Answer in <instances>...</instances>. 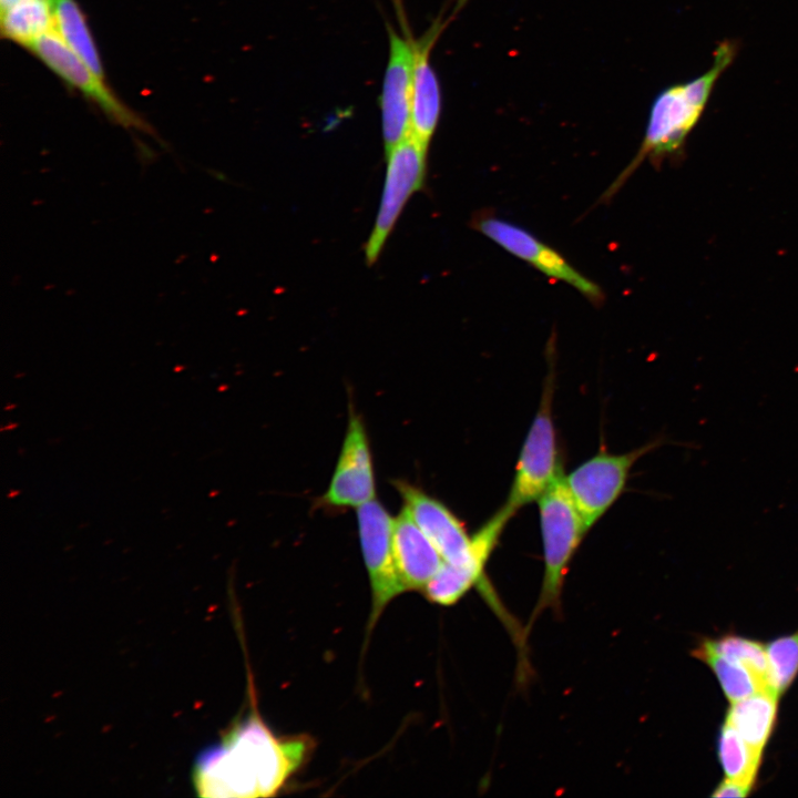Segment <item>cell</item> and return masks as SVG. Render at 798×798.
Returning <instances> with one entry per match:
<instances>
[{
  "mask_svg": "<svg viewBox=\"0 0 798 798\" xmlns=\"http://www.w3.org/2000/svg\"><path fill=\"white\" fill-rule=\"evenodd\" d=\"M552 395L553 379L550 378L524 439L504 504L514 514L520 508L538 501L562 472L552 417Z\"/></svg>",
  "mask_w": 798,
  "mask_h": 798,
  "instance_id": "277c9868",
  "label": "cell"
},
{
  "mask_svg": "<svg viewBox=\"0 0 798 798\" xmlns=\"http://www.w3.org/2000/svg\"><path fill=\"white\" fill-rule=\"evenodd\" d=\"M513 515L514 513L503 505L471 535L472 553L467 564L453 565L443 562L422 591L427 600L438 605L451 606L469 590L478 586L489 602L498 607L495 595L484 576V569L502 531Z\"/></svg>",
  "mask_w": 798,
  "mask_h": 798,
  "instance_id": "9c48e42d",
  "label": "cell"
},
{
  "mask_svg": "<svg viewBox=\"0 0 798 798\" xmlns=\"http://www.w3.org/2000/svg\"><path fill=\"white\" fill-rule=\"evenodd\" d=\"M473 226L514 256L530 263L549 277L577 289L593 303L603 300L601 288L579 273L562 255L525 229L498 217H480Z\"/></svg>",
  "mask_w": 798,
  "mask_h": 798,
  "instance_id": "4fadbf2b",
  "label": "cell"
},
{
  "mask_svg": "<svg viewBox=\"0 0 798 798\" xmlns=\"http://www.w3.org/2000/svg\"><path fill=\"white\" fill-rule=\"evenodd\" d=\"M392 546L405 590L422 592L444 561L405 508L393 518Z\"/></svg>",
  "mask_w": 798,
  "mask_h": 798,
  "instance_id": "9a60e30c",
  "label": "cell"
},
{
  "mask_svg": "<svg viewBox=\"0 0 798 798\" xmlns=\"http://www.w3.org/2000/svg\"><path fill=\"white\" fill-rule=\"evenodd\" d=\"M544 574L541 593L528 630L546 608L559 610L570 562L589 531L576 509L561 472L539 498Z\"/></svg>",
  "mask_w": 798,
  "mask_h": 798,
  "instance_id": "3957f363",
  "label": "cell"
},
{
  "mask_svg": "<svg viewBox=\"0 0 798 798\" xmlns=\"http://www.w3.org/2000/svg\"><path fill=\"white\" fill-rule=\"evenodd\" d=\"M467 0H457L450 14L446 10L432 21L426 32L413 38V73L410 135L424 149L437 130L442 109L441 88L430 62L431 51L441 33L463 8Z\"/></svg>",
  "mask_w": 798,
  "mask_h": 798,
  "instance_id": "8fae6325",
  "label": "cell"
},
{
  "mask_svg": "<svg viewBox=\"0 0 798 798\" xmlns=\"http://www.w3.org/2000/svg\"><path fill=\"white\" fill-rule=\"evenodd\" d=\"M2 32L10 40L30 48L54 30L50 0H19L1 10Z\"/></svg>",
  "mask_w": 798,
  "mask_h": 798,
  "instance_id": "e0dca14e",
  "label": "cell"
},
{
  "mask_svg": "<svg viewBox=\"0 0 798 798\" xmlns=\"http://www.w3.org/2000/svg\"><path fill=\"white\" fill-rule=\"evenodd\" d=\"M388 60L379 106L385 154L410 136L413 73V37L408 22L400 31L387 22Z\"/></svg>",
  "mask_w": 798,
  "mask_h": 798,
  "instance_id": "ba28073f",
  "label": "cell"
},
{
  "mask_svg": "<svg viewBox=\"0 0 798 798\" xmlns=\"http://www.w3.org/2000/svg\"><path fill=\"white\" fill-rule=\"evenodd\" d=\"M427 149L411 135L387 154V171L374 228L365 244L367 265H374L411 195L424 185Z\"/></svg>",
  "mask_w": 798,
  "mask_h": 798,
  "instance_id": "8992f818",
  "label": "cell"
},
{
  "mask_svg": "<svg viewBox=\"0 0 798 798\" xmlns=\"http://www.w3.org/2000/svg\"><path fill=\"white\" fill-rule=\"evenodd\" d=\"M54 31L63 42L101 79L103 69L84 16L74 0H50Z\"/></svg>",
  "mask_w": 798,
  "mask_h": 798,
  "instance_id": "ac0fdd59",
  "label": "cell"
},
{
  "mask_svg": "<svg viewBox=\"0 0 798 798\" xmlns=\"http://www.w3.org/2000/svg\"><path fill=\"white\" fill-rule=\"evenodd\" d=\"M310 740L278 737L256 708L195 757L192 784L198 797H272L305 760Z\"/></svg>",
  "mask_w": 798,
  "mask_h": 798,
  "instance_id": "6da1fadb",
  "label": "cell"
},
{
  "mask_svg": "<svg viewBox=\"0 0 798 798\" xmlns=\"http://www.w3.org/2000/svg\"><path fill=\"white\" fill-rule=\"evenodd\" d=\"M661 443L656 440L618 454L600 451L564 477L567 491L587 530L618 499L634 463Z\"/></svg>",
  "mask_w": 798,
  "mask_h": 798,
  "instance_id": "5b68a950",
  "label": "cell"
},
{
  "mask_svg": "<svg viewBox=\"0 0 798 798\" xmlns=\"http://www.w3.org/2000/svg\"><path fill=\"white\" fill-rule=\"evenodd\" d=\"M403 501V508L432 542L443 561L463 565L471 559V536L463 523L438 499L420 488L402 481H393Z\"/></svg>",
  "mask_w": 798,
  "mask_h": 798,
  "instance_id": "5bb4252c",
  "label": "cell"
},
{
  "mask_svg": "<svg viewBox=\"0 0 798 798\" xmlns=\"http://www.w3.org/2000/svg\"><path fill=\"white\" fill-rule=\"evenodd\" d=\"M770 683L777 694H782L798 674V631L781 636L766 646Z\"/></svg>",
  "mask_w": 798,
  "mask_h": 798,
  "instance_id": "7402d4cb",
  "label": "cell"
},
{
  "mask_svg": "<svg viewBox=\"0 0 798 798\" xmlns=\"http://www.w3.org/2000/svg\"><path fill=\"white\" fill-rule=\"evenodd\" d=\"M392 523L393 518L376 499L357 508L359 542L371 587L368 633L387 605L406 592L393 555Z\"/></svg>",
  "mask_w": 798,
  "mask_h": 798,
  "instance_id": "52a82bcc",
  "label": "cell"
},
{
  "mask_svg": "<svg viewBox=\"0 0 798 798\" xmlns=\"http://www.w3.org/2000/svg\"><path fill=\"white\" fill-rule=\"evenodd\" d=\"M713 53V63L705 73L671 85L657 94L642 144L606 196H612L646 157L658 161L682 150L686 137L698 123L717 80L734 62L738 44L735 40L725 39Z\"/></svg>",
  "mask_w": 798,
  "mask_h": 798,
  "instance_id": "7a4b0ae2",
  "label": "cell"
},
{
  "mask_svg": "<svg viewBox=\"0 0 798 798\" xmlns=\"http://www.w3.org/2000/svg\"><path fill=\"white\" fill-rule=\"evenodd\" d=\"M751 786L732 780L724 779L712 794L713 797H746L751 790Z\"/></svg>",
  "mask_w": 798,
  "mask_h": 798,
  "instance_id": "603a6c76",
  "label": "cell"
},
{
  "mask_svg": "<svg viewBox=\"0 0 798 798\" xmlns=\"http://www.w3.org/2000/svg\"><path fill=\"white\" fill-rule=\"evenodd\" d=\"M375 497V473L368 434L361 417L350 407L336 468L318 503L335 510L359 508Z\"/></svg>",
  "mask_w": 798,
  "mask_h": 798,
  "instance_id": "30bf717a",
  "label": "cell"
},
{
  "mask_svg": "<svg viewBox=\"0 0 798 798\" xmlns=\"http://www.w3.org/2000/svg\"><path fill=\"white\" fill-rule=\"evenodd\" d=\"M395 8L398 10L403 9L401 0H393Z\"/></svg>",
  "mask_w": 798,
  "mask_h": 798,
  "instance_id": "cb8c5ba5",
  "label": "cell"
},
{
  "mask_svg": "<svg viewBox=\"0 0 798 798\" xmlns=\"http://www.w3.org/2000/svg\"><path fill=\"white\" fill-rule=\"evenodd\" d=\"M692 655L708 665L730 703L768 689L746 666L716 652L707 638L699 641Z\"/></svg>",
  "mask_w": 798,
  "mask_h": 798,
  "instance_id": "d6986e66",
  "label": "cell"
},
{
  "mask_svg": "<svg viewBox=\"0 0 798 798\" xmlns=\"http://www.w3.org/2000/svg\"><path fill=\"white\" fill-rule=\"evenodd\" d=\"M54 73L78 89L114 122L124 127L150 132L149 125L126 108L98 76L52 30L30 48Z\"/></svg>",
  "mask_w": 798,
  "mask_h": 798,
  "instance_id": "7c38bea8",
  "label": "cell"
},
{
  "mask_svg": "<svg viewBox=\"0 0 798 798\" xmlns=\"http://www.w3.org/2000/svg\"><path fill=\"white\" fill-rule=\"evenodd\" d=\"M707 641L716 652L743 664L766 688L774 689L770 683L766 646L760 642L738 635H724L716 640L707 638Z\"/></svg>",
  "mask_w": 798,
  "mask_h": 798,
  "instance_id": "44dd1931",
  "label": "cell"
},
{
  "mask_svg": "<svg viewBox=\"0 0 798 798\" xmlns=\"http://www.w3.org/2000/svg\"><path fill=\"white\" fill-rule=\"evenodd\" d=\"M779 695L774 689L757 692L730 704L725 723L755 750H763L773 733Z\"/></svg>",
  "mask_w": 798,
  "mask_h": 798,
  "instance_id": "2e32d148",
  "label": "cell"
},
{
  "mask_svg": "<svg viewBox=\"0 0 798 798\" xmlns=\"http://www.w3.org/2000/svg\"><path fill=\"white\" fill-rule=\"evenodd\" d=\"M763 754L750 747L727 723L718 737V759L726 778L751 786L755 782Z\"/></svg>",
  "mask_w": 798,
  "mask_h": 798,
  "instance_id": "ffe728a7",
  "label": "cell"
}]
</instances>
